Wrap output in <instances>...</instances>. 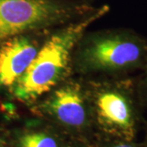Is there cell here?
<instances>
[{"label": "cell", "instance_id": "cell-1", "mask_svg": "<svg viewBox=\"0 0 147 147\" xmlns=\"http://www.w3.org/2000/svg\"><path fill=\"white\" fill-rule=\"evenodd\" d=\"M108 11V6H101L46 37L32 63L11 88L16 100L27 105L36 104L67 79L72 73V57L77 43Z\"/></svg>", "mask_w": 147, "mask_h": 147}, {"label": "cell", "instance_id": "cell-2", "mask_svg": "<svg viewBox=\"0 0 147 147\" xmlns=\"http://www.w3.org/2000/svg\"><path fill=\"white\" fill-rule=\"evenodd\" d=\"M147 61V40L129 30L86 32L74 51L72 72L120 76L141 70Z\"/></svg>", "mask_w": 147, "mask_h": 147}, {"label": "cell", "instance_id": "cell-3", "mask_svg": "<svg viewBox=\"0 0 147 147\" xmlns=\"http://www.w3.org/2000/svg\"><path fill=\"white\" fill-rule=\"evenodd\" d=\"M90 109L103 130L115 139L134 140L142 103L137 79L127 75L85 81Z\"/></svg>", "mask_w": 147, "mask_h": 147}, {"label": "cell", "instance_id": "cell-4", "mask_svg": "<svg viewBox=\"0 0 147 147\" xmlns=\"http://www.w3.org/2000/svg\"><path fill=\"white\" fill-rule=\"evenodd\" d=\"M96 8L77 0H0V44L17 35L61 26Z\"/></svg>", "mask_w": 147, "mask_h": 147}, {"label": "cell", "instance_id": "cell-5", "mask_svg": "<svg viewBox=\"0 0 147 147\" xmlns=\"http://www.w3.org/2000/svg\"><path fill=\"white\" fill-rule=\"evenodd\" d=\"M38 102V108L47 115L75 129L86 125L91 110L85 81L69 76Z\"/></svg>", "mask_w": 147, "mask_h": 147}, {"label": "cell", "instance_id": "cell-6", "mask_svg": "<svg viewBox=\"0 0 147 147\" xmlns=\"http://www.w3.org/2000/svg\"><path fill=\"white\" fill-rule=\"evenodd\" d=\"M42 32L12 37L0 44V88H11L32 63L45 38Z\"/></svg>", "mask_w": 147, "mask_h": 147}, {"label": "cell", "instance_id": "cell-7", "mask_svg": "<svg viewBox=\"0 0 147 147\" xmlns=\"http://www.w3.org/2000/svg\"><path fill=\"white\" fill-rule=\"evenodd\" d=\"M18 147H59L58 140L44 130H28L18 138Z\"/></svg>", "mask_w": 147, "mask_h": 147}, {"label": "cell", "instance_id": "cell-8", "mask_svg": "<svg viewBox=\"0 0 147 147\" xmlns=\"http://www.w3.org/2000/svg\"><path fill=\"white\" fill-rule=\"evenodd\" d=\"M142 74L137 79V85L142 103L147 104V61L141 69Z\"/></svg>", "mask_w": 147, "mask_h": 147}, {"label": "cell", "instance_id": "cell-9", "mask_svg": "<svg viewBox=\"0 0 147 147\" xmlns=\"http://www.w3.org/2000/svg\"><path fill=\"white\" fill-rule=\"evenodd\" d=\"M110 147H146V146L137 145L133 142V140L115 139V142L111 144Z\"/></svg>", "mask_w": 147, "mask_h": 147}, {"label": "cell", "instance_id": "cell-10", "mask_svg": "<svg viewBox=\"0 0 147 147\" xmlns=\"http://www.w3.org/2000/svg\"><path fill=\"white\" fill-rule=\"evenodd\" d=\"M0 147H6L5 142L3 141V139L1 137V136H0Z\"/></svg>", "mask_w": 147, "mask_h": 147}, {"label": "cell", "instance_id": "cell-11", "mask_svg": "<svg viewBox=\"0 0 147 147\" xmlns=\"http://www.w3.org/2000/svg\"><path fill=\"white\" fill-rule=\"evenodd\" d=\"M77 1H80V2H84V3H91V2L92 0H77Z\"/></svg>", "mask_w": 147, "mask_h": 147}, {"label": "cell", "instance_id": "cell-12", "mask_svg": "<svg viewBox=\"0 0 147 147\" xmlns=\"http://www.w3.org/2000/svg\"><path fill=\"white\" fill-rule=\"evenodd\" d=\"M146 147H147V140H146Z\"/></svg>", "mask_w": 147, "mask_h": 147}]
</instances>
